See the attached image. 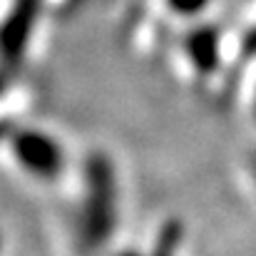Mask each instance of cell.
Masks as SVG:
<instances>
[{"instance_id": "obj_2", "label": "cell", "mask_w": 256, "mask_h": 256, "mask_svg": "<svg viewBox=\"0 0 256 256\" xmlns=\"http://www.w3.org/2000/svg\"><path fill=\"white\" fill-rule=\"evenodd\" d=\"M15 154L25 170L40 176H52L62 167V150L55 140L42 132H22L15 140Z\"/></svg>"}, {"instance_id": "obj_4", "label": "cell", "mask_w": 256, "mask_h": 256, "mask_svg": "<svg viewBox=\"0 0 256 256\" xmlns=\"http://www.w3.org/2000/svg\"><path fill=\"white\" fill-rule=\"evenodd\" d=\"M124 256H132V254H124Z\"/></svg>"}, {"instance_id": "obj_3", "label": "cell", "mask_w": 256, "mask_h": 256, "mask_svg": "<svg viewBox=\"0 0 256 256\" xmlns=\"http://www.w3.org/2000/svg\"><path fill=\"white\" fill-rule=\"evenodd\" d=\"M179 8H184V10H194V8H199L204 0H174Z\"/></svg>"}, {"instance_id": "obj_1", "label": "cell", "mask_w": 256, "mask_h": 256, "mask_svg": "<svg viewBox=\"0 0 256 256\" xmlns=\"http://www.w3.org/2000/svg\"><path fill=\"white\" fill-rule=\"evenodd\" d=\"M114 192H112V179L107 164L94 160L90 164V206H87V232L90 239H104L112 214H114Z\"/></svg>"}]
</instances>
